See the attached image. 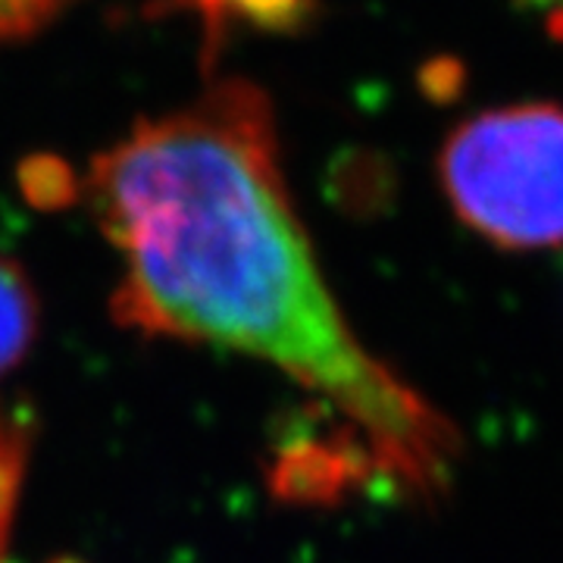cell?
Returning a JSON list of instances; mask_svg holds the SVG:
<instances>
[{"mask_svg": "<svg viewBox=\"0 0 563 563\" xmlns=\"http://www.w3.org/2000/svg\"><path fill=\"white\" fill-rule=\"evenodd\" d=\"M85 195L120 251V325L276 366L344 420L391 488L442 495L461 435L369 354L329 291L257 85L217 81L95 157Z\"/></svg>", "mask_w": 563, "mask_h": 563, "instance_id": "6da1fadb", "label": "cell"}, {"mask_svg": "<svg viewBox=\"0 0 563 563\" xmlns=\"http://www.w3.org/2000/svg\"><path fill=\"white\" fill-rule=\"evenodd\" d=\"M439 181L457 220L501 251L563 244V107L510 103L461 122Z\"/></svg>", "mask_w": 563, "mask_h": 563, "instance_id": "7a4b0ae2", "label": "cell"}, {"mask_svg": "<svg viewBox=\"0 0 563 563\" xmlns=\"http://www.w3.org/2000/svg\"><path fill=\"white\" fill-rule=\"evenodd\" d=\"M38 332V301L16 263L0 254V376L25 357Z\"/></svg>", "mask_w": 563, "mask_h": 563, "instance_id": "3957f363", "label": "cell"}, {"mask_svg": "<svg viewBox=\"0 0 563 563\" xmlns=\"http://www.w3.org/2000/svg\"><path fill=\"white\" fill-rule=\"evenodd\" d=\"M25 451H29V429L25 422L13 417H0V554L10 539V523H13V504H16V488L22 483V466H25Z\"/></svg>", "mask_w": 563, "mask_h": 563, "instance_id": "277c9868", "label": "cell"}, {"mask_svg": "<svg viewBox=\"0 0 563 563\" xmlns=\"http://www.w3.org/2000/svg\"><path fill=\"white\" fill-rule=\"evenodd\" d=\"M73 0H0V44L32 35Z\"/></svg>", "mask_w": 563, "mask_h": 563, "instance_id": "5b68a950", "label": "cell"}, {"mask_svg": "<svg viewBox=\"0 0 563 563\" xmlns=\"http://www.w3.org/2000/svg\"><path fill=\"white\" fill-rule=\"evenodd\" d=\"M536 3H551V0H536Z\"/></svg>", "mask_w": 563, "mask_h": 563, "instance_id": "8992f818", "label": "cell"}, {"mask_svg": "<svg viewBox=\"0 0 563 563\" xmlns=\"http://www.w3.org/2000/svg\"><path fill=\"white\" fill-rule=\"evenodd\" d=\"M60 563H73V561H60Z\"/></svg>", "mask_w": 563, "mask_h": 563, "instance_id": "52a82bcc", "label": "cell"}]
</instances>
